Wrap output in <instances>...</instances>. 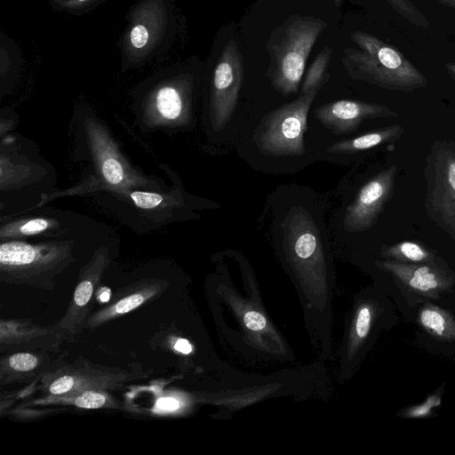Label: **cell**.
I'll return each instance as SVG.
<instances>
[{
  "label": "cell",
  "instance_id": "obj_1",
  "mask_svg": "<svg viewBox=\"0 0 455 455\" xmlns=\"http://www.w3.org/2000/svg\"><path fill=\"white\" fill-rule=\"evenodd\" d=\"M350 37L359 49H344L341 62L353 79L392 91L411 92L427 85L423 75L393 47L361 31Z\"/></svg>",
  "mask_w": 455,
  "mask_h": 455
},
{
  "label": "cell",
  "instance_id": "obj_2",
  "mask_svg": "<svg viewBox=\"0 0 455 455\" xmlns=\"http://www.w3.org/2000/svg\"><path fill=\"white\" fill-rule=\"evenodd\" d=\"M327 26L318 18L293 15L272 30L267 75L275 91L285 96L298 92L307 57Z\"/></svg>",
  "mask_w": 455,
  "mask_h": 455
},
{
  "label": "cell",
  "instance_id": "obj_3",
  "mask_svg": "<svg viewBox=\"0 0 455 455\" xmlns=\"http://www.w3.org/2000/svg\"><path fill=\"white\" fill-rule=\"evenodd\" d=\"M320 88L300 93L298 99L267 113L254 131L259 150L272 156H301L307 114Z\"/></svg>",
  "mask_w": 455,
  "mask_h": 455
},
{
  "label": "cell",
  "instance_id": "obj_4",
  "mask_svg": "<svg viewBox=\"0 0 455 455\" xmlns=\"http://www.w3.org/2000/svg\"><path fill=\"white\" fill-rule=\"evenodd\" d=\"M424 173L426 212L455 241V140H438L431 145Z\"/></svg>",
  "mask_w": 455,
  "mask_h": 455
},
{
  "label": "cell",
  "instance_id": "obj_5",
  "mask_svg": "<svg viewBox=\"0 0 455 455\" xmlns=\"http://www.w3.org/2000/svg\"><path fill=\"white\" fill-rule=\"evenodd\" d=\"M393 316L392 304L380 292L367 291L357 299L344 346L343 363L347 373L355 371L380 331L391 326Z\"/></svg>",
  "mask_w": 455,
  "mask_h": 455
},
{
  "label": "cell",
  "instance_id": "obj_6",
  "mask_svg": "<svg viewBox=\"0 0 455 455\" xmlns=\"http://www.w3.org/2000/svg\"><path fill=\"white\" fill-rule=\"evenodd\" d=\"M288 258L298 274L311 281L325 273V258L321 232L309 212L300 206L291 209L283 223Z\"/></svg>",
  "mask_w": 455,
  "mask_h": 455
},
{
  "label": "cell",
  "instance_id": "obj_7",
  "mask_svg": "<svg viewBox=\"0 0 455 455\" xmlns=\"http://www.w3.org/2000/svg\"><path fill=\"white\" fill-rule=\"evenodd\" d=\"M377 267L389 274L411 302L439 299L455 286V273L441 258L428 263L377 260Z\"/></svg>",
  "mask_w": 455,
  "mask_h": 455
},
{
  "label": "cell",
  "instance_id": "obj_8",
  "mask_svg": "<svg viewBox=\"0 0 455 455\" xmlns=\"http://www.w3.org/2000/svg\"><path fill=\"white\" fill-rule=\"evenodd\" d=\"M243 80L242 54L235 41L230 39L222 50L213 72L211 116L214 131H221L231 119Z\"/></svg>",
  "mask_w": 455,
  "mask_h": 455
},
{
  "label": "cell",
  "instance_id": "obj_9",
  "mask_svg": "<svg viewBox=\"0 0 455 455\" xmlns=\"http://www.w3.org/2000/svg\"><path fill=\"white\" fill-rule=\"evenodd\" d=\"M397 171V166L393 164L377 173L360 188L346 211L343 224L347 232H363L377 223L392 198Z\"/></svg>",
  "mask_w": 455,
  "mask_h": 455
},
{
  "label": "cell",
  "instance_id": "obj_10",
  "mask_svg": "<svg viewBox=\"0 0 455 455\" xmlns=\"http://www.w3.org/2000/svg\"><path fill=\"white\" fill-rule=\"evenodd\" d=\"M319 123L336 135L354 132L369 119L395 117L397 113L382 104L355 100H339L314 110Z\"/></svg>",
  "mask_w": 455,
  "mask_h": 455
},
{
  "label": "cell",
  "instance_id": "obj_11",
  "mask_svg": "<svg viewBox=\"0 0 455 455\" xmlns=\"http://www.w3.org/2000/svg\"><path fill=\"white\" fill-rule=\"evenodd\" d=\"M416 323L437 340L455 341V315L445 308L424 301L418 310Z\"/></svg>",
  "mask_w": 455,
  "mask_h": 455
},
{
  "label": "cell",
  "instance_id": "obj_12",
  "mask_svg": "<svg viewBox=\"0 0 455 455\" xmlns=\"http://www.w3.org/2000/svg\"><path fill=\"white\" fill-rule=\"evenodd\" d=\"M404 133L400 124L388 125L360 136L334 142L327 151L333 154H355L386 143L397 141Z\"/></svg>",
  "mask_w": 455,
  "mask_h": 455
},
{
  "label": "cell",
  "instance_id": "obj_13",
  "mask_svg": "<svg viewBox=\"0 0 455 455\" xmlns=\"http://www.w3.org/2000/svg\"><path fill=\"white\" fill-rule=\"evenodd\" d=\"M380 256L387 260L403 263H428L441 259L435 251L416 241L383 244Z\"/></svg>",
  "mask_w": 455,
  "mask_h": 455
},
{
  "label": "cell",
  "instance_id": "obj_14",
  "mask_svg": "<svg viewBox=\"0 0 455 455\" xmlns=\"http://www.w3.org/2000/svg\"><path fill=\"white\" fill-rule=\"evenodd\" d=\"M38 256L36 247L23 242H7L0 246L2 269L25 268L36 262Z\"/></svg>",
  "mask_w": 455,
  "mask_h": 455
},
{
  "label": "cell",
  "instance_id": "obj_15",
  "mask_svg": "<svg viewBox=\"0 0 455 455\" xmlns=\"http://www.w3.org/2000/svg\"><path fill=\"white\" fill-rule=\"evenodd\" d=\"M332 50L324 46L312 61L301 85L300 93H305L314 88H321L329 79L327 73Z\"/></svg>",
  "mask_w": 455,
  "mask_h": 455
},
{
  "label": "cell",
  "instance_id": "obj_16",
  "mask_svg": "<svg viewBox=\"0 0 455 455\" xmlns=\"http://www.w3.org/2000/svg\"><path fill=\"white\" fill-rule=\"evenodd\" d=\"M156 102L158 112L168 120H175L182 114V98L174 87L161 88L156 94Z\"/></svg>",
  "mask_w": 455,
  "mask_h": 455
},
{
  "label": "cell",
  "instance_id": "obj_17",
  "mask_svg": "<svg viewBox=\"0 0 455 455\" xmlns=\"http://www.w3.org/2000/svg\"><path fill=\"white\" fill-rule=\"evenodd\" d=\"M442 395L443 387L428 395L422 403L400 410L397 415L404 419H425L431 417L434 415L435 408L439 407L442 403Z\"/></svg>",
  "mask_w": 455,
  "mask_h": 455
},
{
  "label": "cell",
  "instance_id": "obj_18",
  "mask_svg": "<svg viewBox=\"0 0 455 455\" xmlns=\"http://www.w3.org/2000/svg\"><path fill=\"white\" fill-rule=\"evenodd\" d=\"M151 294H145L144 292L132 293L119 301H117L111 307L106 309L96 317V322L108 319L116 315H122L132 311L141 305L147 297Z\"/></svg>",
  "mask_w": 455,
  "mask_h": 455
},
{
  "label": "cell",
  "instance_id": "obj_19",
  "mask_svg": "<svg viewBox=\"0 0 455 455\" xmlns=\"http://www.w3.org/2000/svg\"><path fill=\"white\" fill-rule=\"evenodd\" d=\"M101 172L104 179L111 185H118L124 180L123 166L116 158H105L101 165Z\"/></svg>",
  "mask_w": 455,
  "mask_h": 455
},
{
  "label": "cell",
  "instance_id": "obj_20",
  "mask_svg": "<svg viewBox=\"0 0 455 455\" xmlns=\"http://www.w3.org/2000/svg\"><path fill=\"white\" fill-rule=\"evenodd\" d=\"M36 356L28 353H17L8 359L9 366L17 371H28L36 367Z\"/></svg>",
  "mask_w": 455,
  "mask_h": 455
},
{
  "label": "cell",
  "instance_id": "obj_21",
  "mask_svg": "<svg viewBox=\"0 0 455 455\" xmlns=\"http://www.w3.org/2000/svg\"><path fill=\"white\" fill-rule=\"evenodd\" d=\"M106 402V395L95 391H85L75 399V404L84 409H97L102 407Z\"/></svg>",
  "mask_w": 455,
  "mask_h": 455
},
{
  "label": "cell",
  "instance_id": "obj_22",
  "mask_svg": "<svg viewBox=\"0 0 455 455\" xmlns=\"http://www.w3.org/2000/svg\"><path fill=\"white\" fill-rule=\"evenodd\" d=\"M394 8H396L397 12L406 16L408 20L416 25L426 27L427 26V20L420 15L418 11L413 8L406 0H387Z\"/></svg>",
  "mask_w": 455,
  "mask_h": 455
},
{
  "label": "cell",
  "instance_id": "obj_23",
  "mask_svg": "<svg viewBox=\"0 0 455 455\" xmlns=\"http://www.w3.org/2000/svg\"><path fill=\"white\" fill-rule=\"evenodd\" d=\"M131 198L136 206L145 210L153 209L163 202L161 195L149 192L134 191Z\"/></svg>",
  "mask_w": 455,
  "mask_h": 455
},
{
  "label": "cell",
  "instance_id": "obj_24",
  "mask_svg": "<svg viewBox=\"0 0 455 455\" xmlns=\"http://www.w3.org/2000/svg\"><path fill=\"white\" fill-rule=\"evenodd\" d=\"M93 283L90 280L82 281L76 287L74 294V305L80 308L85 307L92 298Z\"/></svg>",
  "mask_w": 455,
  "mask_h": 455
},
{
  "label": "cell",
  "instance_id": "obj_25",
  "mask_svg": "<svg viewBox=\"0 0 455 455\" xmlns=\"http://www.w3.org/2000/svg\"><path fill=\"white\" fill-rule=\"evenodd\" d=\"M49 227V222L45 219L38 218L32 219L23 223L19 228V234L24 235H30L41 233L46 230Z\"/></svg>",
  "mask_w": 455,
  "mask_h": 455
},
{
  "label": "cell",
  "instance_id": "obj_26",
  "mask_svg": "<svg viewBox=\"0 0 455 455\" xmlns=\"http://www.w3.org/2000/svg\"><path fill=\"white\" fill-rule=\"evenodd\" d=\"M75 385V379L72 376L64 375L55 379L50 386L49 391L52 395H61L70 391Z\"/></svg>",
  "mask_w": 455,
  "mask_h": 455
},
{
  "label": "cell",
  "instance_id": "obj_27",
  "mask_svg": "<svg viewBox=\"0 0 455 455\" xmlns=\"http://www.w3.org/2000/svg\"><path fill=\"white\" fill-rule=\"evenodd\" d=\"M148 40V32L142 25L135 26L131 32V42L135 48H142Z\"/></svg>",
  "mask_w": 455,
  "mask_h": 455
},
{
  "label": "cell",
  "instance_id": "obj_28",
  "mask_svg": "<svg viewBox=\"0 0 455 455\" xmlns=\"http://www.w3.org/2000/svg\"><path fill=\"white\" fill-rule=\"evenodd\" d=\"M245 325L254 331L261 330L266 325L265 317L258 312H248L244 316Z\"/></svg>",
  "mask_w": 455,
  "mask_h": 455
},
{
  "label": "cell",
  "instance_id": "obj_29",
  "mask_svg": "<svg viewBox=\"0 0 455 455\" xmlns=\"http://www.w3.org/2000/svg\"><path fill=\"white\" fill-rule=\"evenodd\" d=\"M157 406L164 410H176L179 407L177 400L172 397L160 398L157 402Z\"/></svg>",
  "mask_w": 455,
  "mask_h": 455
},
{
  "label": "cell",
  "instance_id": "obj_30",
  "mask_svg": "<svg viewBox=\"0 0 455 455\" xmlns=\"http://www.w3.org/2000/svg\"><path fill=\"white\" fill-rule=\"evenodd\" d=\"M174 348L183 354H189L192 351V346L187 339H180L176 341Z\"/></svg>",
  "mask_w": 455,
  "mask_h": 455
},
{
  "label": "cell",
  "instance_id": "obj_31",
  "mask_svg": "<svg viewBox=\"0 0 455 455\" xmlns=\"http://www.w3.org/2000/svg\"><path fill=\"white\" fill-rule=\"evenodd\" d=\"M439 1L440 3L449 6V7H451V8H455V0H437Z\"/></svg>",
  "mask_w": 455,
  "mask_h": 455
},
{
  "label": "cell",
  "instance_id": "obj_32",
  "mask_svg": "<svg viewBox=\"0 0 455 455\" xmlns=\"http://www.w3.org/2000/svg\"><path fill=\"white\" fill-rule=\"evenodd\" d=\"M449 72L455 76V63H448L446 65Z\"/></svg>",
  "mask_w": 455,
  "mask_h": 455
},
{
  "label": "cell",
  "instance_id": "obj_33",
  "mask_svg": "<svg viewBox=\"0 0 455 455\" xmlns=\"http://www.w3.org/2000/svg\"><path fill=\"white\" fill-rule=\"evenodd\" d=\"M100 299L103 302L107 301L109 299V291H103L102 294L100 296Z\"/></svg>",
  "mask_w": 455,
  "mask_h": 455
},
{
  "label": "cell",
  "instance_id": "obj_34",
  "mask_svg": "<svg viewBox=\"0 0 455 455\" xmlns=\"http://www.w3.org/2000/svg\"><path fill=\"white\" fill-rule=\"evenodd\" d=\"M79 1H84V0H79Z\"/></svg>",
  "mask_w": 455,
  "mask_h": 455
}]
</instances>
